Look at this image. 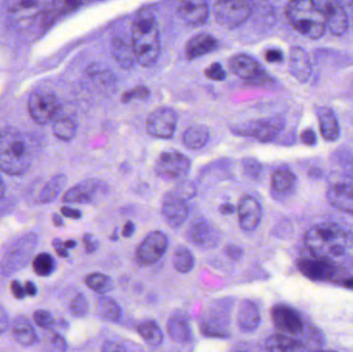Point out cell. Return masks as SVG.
<instances>
[{"label": "cell", "mask_w": 353, "mask_h": 352, "mask_svg": "<svg viewBox=\"0 0 353 352\" xmlns=\"http://www.w3.org/2000/svg\"><path fill=\"white\" fill-rule=\"evenodd\" d=\"M307 249L317 258L334 266L353 262V234L335 223H319L305 236Z\"/></svg>", "instance_id": "cell-1"}, {"label": "cell", "mask_w": 353, "mask_h": 352, "mask_svg": "<svg viewBox=\"0 0 353 352\" xmlns=\"http://www.w3.org/2000/svg\"><path fill=\"white\" fill-rule=\"evenodd\" d=\"M34 156L32 140L17 128L0 132V169L8 175H22Z\"/></svg>", "instance_id": "cell-2"}, {"label": "cell", "mask_w": 353, "mask_h": 352, "mask_svg": "<svg viewBox=\"0 0 353 352\" xmlns=\"http://www.w3.org/2000/svg\"><path fill=\"white\" fill-rule=\"evenodd\" d=\"M132 47L136 61L148 68L161 55V34L157 19L151 12L143 10L132 25Z\"/></svg>", "instance_id": "cell-3"}, {"label": "cell", "mask_w": 353, "mask_h": 352, "mask_svg": "<svg viewBox=\"0 0 353 352\" xmlns=\"http://www.w3.org/2000/svg\"><path fill=\"white\" fill-rule=\"evenodd\" d=\"M286 17L290 25L309 39H319L327 31L325 19L319 1L296 0L286 6Z\"/></svg>", "instance_id": "cell-4"}, {"label": "cell", "mask_w": 353, "mask_h": 352, "mask_svg": "<svg viewBox=\"0 0 353 352\" xmlns=\"http://www.w3.org/2000/svg\"><path fill=\"white\" fill-rule=\"evenodd\" d=\"M37 245V236L27 234L17 239L6 250L0 262V272L3 276H10L24 269L32 258Z\"/></svg>", "instance_id": "cell-5"}, {"label": "cell", "mask_w": 353, "mask_h": 352, "mask_svg": "<svg viewBox=\"0 0 353 352\" xmlns=\"http://www.w3.org/2000/svg\"><path fill=\"white\" fill-rule=\"evenodd\" d=\"M285 120L280 116L253 120L232 126V134L242 136H251L259 142H272L283 130Z\"/></svg>", "instance_id": "cell-6"}, {"label": "cell", "mask_w": 353, "mask_h": 352, "mask_svg": "<svg viewBox=\"0 0 353 352\" xmlns=\"http://www.w3.org/2000/svg\"><path fill=\"white\" fill-rule=\"evenodd\" d=\"M28 111L37 124L46 125L58 119L61 105L53 92L37 91L29 96Z\"/></svg>", "instance_id": "cell-7"}, {"label": "cell", "mask_w": 353, "mask_h": 352, "mask_svg": "<svg viewBox=\"0 0 353 352\" xmlns=\"http://www.w3.org/2000/svg\"><path fill=\"white\" fill-rule=\"evenodd\" d=\"M190 159L175 150L165 151L155 161V174L165 181H180L190 169Z\"/></svg>", "instance_id": "cell-8"}, {"label": "cell", "mask_w": 353, "mask_h": 352, "mask_svg": "<svg viewBox=\"0 0 353 352\" xmlns=\"http://www.w3.org/2000/svg\"><path fill=\"white\" fill-rule=\"evenodd\" d=\"M251 14L252 8L248 2L225 0L214 3L216 22L224 28H236L246 22Z\"/></svg>", "instance_id": "cell-9"}, {"label": "cell", "mask_w": 353, "mask_h": 352, "mask_svg": "<svg viewBox=\"0 0 353 352\" xmlns=\"http://www.w3.org/2000/svg\"><path fill=\"white\" fill-rule=\"evenodd\" d=\"M186 239L191 245L208 251L216 249L220 245L222 235L220 229L211 221L205 218H197L189 225L186 231Z\"/></svg>", "instance_id": "cell-10"}, {"label": "cell", "mask_w": 353, "mask_h": 352, "mask_svg": "<svg viewBox=\"0 0 353 352\" xmlns=\"http://www.w3.org/2000/svg\"><path fill=\"white\" fill-rule=\"evenodd\" d=\"M327 200L334 208L353 215V178L335 174L330 178Z\"/></svg>", "instance_id": "cell-11"}, {"label": "cell", "mask_w": 353, "mask_h": 352, "mask_svg": "<svg viewBox=\"0 0 353 352\" xmlns=\"http://www.w3.org/2000/svg\"><path fill=\"white\" fill-rule=\"evenodd\" d=\"M168 248L169 239L167 235L163 231H151L139 245L136 252L137 260L141 266H152L165 256Z\"/></svg>", "instance_id": "cell-12"}, {"label": "cell", "mask_w": 353, "mask_h": 352, "mask_svg": "<svg viewBox=\"0 0 353 352\" xmlns=\"http://www.w3.org/2000/svg\"><path fill=\"white\" fill-rule=\"evenodd\" d=\"M178 116L171 107H159L147 118L146 128L150 136L157 138H171L175 134Z\"/></svg>", "instance_id": "cell-13"}, {"label": "cell", "mask_w": 353, "mask_h": 352, "mask_svg": "<svg viewBox=\"0 0 353 352\" xmlns=\"http://www.w3.org/2000/svg\"><path fill=\"white\" fill-rule=\"evenodd\" d=\"M230 68L234 74L252 84H263L268 81L267 72L259 61L246 55L236 54L230 59Z\"/></svg>", "instance_id": "cell-14"}, {"label": "cell", "mask_w": 353, "mask_h": 352, "mask_svg": "<svg viewBox=\"0 0 353 352\" xmlns=\"http://www.w3.org/2000/svg\"><path fill=\"white\" fill-rule=\"evenodd\" d=\"M161 214L172 229H179L189 215L188 200L175 189L168 192L163 200Z\"/></svg>", "instance_id": "cell-15"}, {"label": "cell", "mask_w": 353, "mask_h": 352, "mask_svg": "<svg viewBox=\"0 0 353 352\" xmlns=\"http://www.w3.org/2000/svg\"><path fill=\"white\" fill-rule=\"evenodd\" d=\"M319 3L325 16L327 29L336 37L345 34L350 28V18L344 6L334 0L319 1Z\"/></svg>", "instance_id": "cell-16"}, {"label": "cell", "mask_w": 353, "mask_h": 352, "mask_svg": "<svg viewBox=\"0 0 353 352\" xmlns=\"http://www.w3.org/2000/svg\"><path fill=\"white\" fill-rule=\"evenodd\" d=\"M272 320L276 328L288 336H296L304 330V324L296 310L285 305H276L272 309Z\"/></svg>", "instance_id": "cell-17"}, {"label": "cell", "mask_w": 353, "mask_h": 352, "mask_svg": "<svg viewBox=\"0 0 353 352\" xmlns=\"http://www.w3.org/2000/svg\"><path fill=\"white\" fill-rule=\"evenodd\" d=\"M236 213L241 229L248 233L257 229L263 215L261 204L250 196L241 198L236 207Z\"/></svg>", "instance_id": "cell-18"}, {"label": "cell", "mask_w": 353, "mask_h": 352, "mask_svg": "<svg viewBox=\"0 0 353 352\" xmlns=\"http://www.w3.org/2000/svg\"><path fill=\"white\" fill-rule=\"evenodd\" d=\"M178 14L191 27L203 26L209 17V6L203 0H186L179 3Z\"/></svg>", "instance_id": "cell-19"}, {"label": "cell", "mask_w": 353, "mask_h": 352, "mask_svg": "<svg viewBox=\"0 0 353 352\" xmlns=\"http://www.w3.org/2000/svg\"><path fill=\"white\" fill-rule=\"evenodd\" d=\"M288 70L299 82L303 84L308 82L312 74V63L306 50L301 47H292L290 49Z\"/></svg>", "instance_id": "cell-20"}, {"label": "cell", "mask_w": 353, "mask_h": 352, "mask_svg": "<svg viewBox=\"0 0 353 352\" xmlns=\"http://www.w3.org/2000/svg\"><path fill=\"white\" fill-rule=\"evenodd\" d=\"M261 313L254 302L243 300L236 312V326L245 334L254 332L261 324Z\"/></svg>", "instance_id": "cell-21"}, {"label": "cell", "mask_w": 353, "mask_h": 352, "mask_svg": "<svg viewBox=\"0 0 353 352\" xmlns=\"http://www.w3.org/2000/svg\"><path fill=\"white\" fill-rule=\"evenodd\" d=\"M99 186H101V182L97 180H85L68 190L63 196V200L65 203H74V204H89L92 202L95 194L101 188Z\"/></svg>", "instance_id": "cell-22"}, {"label": "cell", "mask_w": 353, "mask_h": 352, "mask_svg": "<svg viewBox=\"0 0 353 352\" xmlns=\"http://www.w3.org/2000/svg\"><path fill=\"white\" fill-rule=\"evenodd\" d=\"M301 272L312 280H330L337 267L321 260H301L298 264Z\"/></svg>", "instance_id": "cell-23"}, {"label": "cell", "mask_w": 353, "mask_h": 352, "mask_svg": "<svg viewBox=\"0 0 353 352\" xmlns=\"http://www.w3.org/2000/svg\"><path fill=\"white\" fill-rule=\"evenodd\" d=\"M217 47V39L213 35L209 33H199L189 39L185 47V54L188 59H195L215 51Z\"/></svg>", "instance_id": "cell-24"}, {"label": "cell", "mask_w": 353, "mask_h": 352, "mask_svg": "<svg viewBox=\"0 0 353 352\" xmlns=\"http://www.w3.org/2000/svg\"><path fill=\"white\" fill-rule=\"evenodd\" d=\"M319 128L325 140L335 142L340 138V125L331 107H321L317 111Z\"/></svg>", "instance_id": "cell-25"}, {"label": "cell", "mask_w": 353, "mask_h": 352, "mask_svg": "<svg viewBox=\"0 0 353 352\" xmlns=\"http://www.w3.org/2000/svg\"><path fill=\"white\" fill-rule=\"evenodd\" d=\"M167 330L174 342L188 343L191 340V329L188 320L181 312H175L168 320Z\"/></svg>", "instance_id": "cell-26"}, {"label": "cell", "mask_w": 353, "mask_h": 352, "mask_svg": "<svg viewBox=\"0 0 353 352\" xmlns=\"http://www.w3.org/2000/svg\"><path fill=\"white\" fill-rule=\"evenodd\" d=\"M12 337L22 346H31L37 341L34 329L25 316L19 315L14 318L12 326Z\"/></svg>", "instance_id": "cell-27"}, {"label": "cell", "mask_w": 353, "mask_h": 352, "mask_svg": "<svg viewBox=\"0 0 353 352\" xmlns=\"http://www.w3.org/2000/svg\"><path fill=\"white\" fill-rule=\"evenodd\" d=\"M112 55L115 61L124 70L132 68L136 61L132 43H128L125 39L119 37L112 41Z\"/></svg>", "instance_id": "cell-28"}, {"label": "cell", "mask_w": 353, "mask_h": 352, "mask_svg": "<svg viewBox=\"0 0 353 352\" xmlns=\"http://www.w3.org/2000/svg\"><path fill=\"white\" fill-rule=\"evenodd\" d=\"M296 178L288 167L276 169L272 176V189L278 196H288L296 186Z\"/></svg>", "instance_id": "cell-29"}, {"label": "cell", "mask_w": 353, "mask_h": 352, "mask_svg": "<svg viewBox=\"0 0 353 352\" xmlns=\"http://www.w3.org/2000/svg\"><path fill=\"white\" fill-rule=\"evenodd\" d=\"M209 130L207 126L201 125V124L189 126L182 136L183 144L190 150H199L203 148L209 142Z\"/></svg>", "instance_id": "cell-30"}, {"label": "cell", "mask_w": 353, "mask_h": 352, "mask_svg": "<svg viewBox=\"0 0 353 352\" xmlns=\"http://www.w3.org/2000/svg\"><path fill=\"white\" fill-rule=\"evenodd\" d=\"M269 352H305V347L300 341L288 335H273L265 342Z\"/></svg>", "instance_id": "cell-31"}, {"label": "cell", "mask_w": 353, "mask_h": 352, "mask_svg": "<svg viewBox=\"0 0 353 352\" xmlns=\"http://www.w3.org/2000/svg\"><path fill=\"white\" fill-rule=\"evenodd\" d=\"M97 313L108 322H117L121 320L122 310L119 304L110 297L99 298L97 305Z\"/></svg>", "instance_id": "cell-32"}, {"label": "cell", "mask_w": 353, "mask_h": 352, "mask_svg": "<svg viewBox=\"0 0 353 352\" xmlns=\"http://www.w3.org/2000/svg\"><path fill=\"white\" fill-rule=\"evenodd\" d=\"M172 264H173L174 269L179 273L187 274L194 268V256L186 246H178L174 252Z\"/></svg>", "instance_id": "cell-33"}, {"label": "cell", "mask_w": 353, "mask_h": 352, "mask_svg": "<svg viewBox=\"0 0 353 352\" xmlns=\"http://www.w3.org/2000/svg\"><path fill=\"white\" fill-rule=\"evenodd\" d=\"M137 331H138L140 336L144 339L145 342L150 346L157 347L163 344V335L161 327L153 320H148V322H144L139 324Z\"/></svg>", "instance_id": "cell-34"}, {"label": "cell", "mask_w": 353, "mask_h": 352, "mask_svg": "<svg viewBox=\"0 0 353 352\" xmlns=\"http://www.w3.org/2000/svg\"><path fill=\"white\" fill-rule=\"evenodd\" d=\"M65 183L66 178L63 175H58L52 178L41 189L39 196V202L43 203V204L53 202L59 196L60 192L65 186Z\"/></svg>", "instance_id": "cell-35"}, {"label": "cell", "mask_w": 353, "mask_h": 352, "mask_svg": "<svg viewBox=\"0 0 353 352\" xmlns=\"http://www.w3.org/2000/svg\"><path fill=\"white\" fill-rule=\"evenodd\" d=\"M87 287L99 295H105L114 289L113 279L103 273H92L85 279Z\"/></svg>", "instance_id": "cell-36"}, {"label": "cell", "mask_w": 353, "mask_h": 352, "mask_svg": "<svg viewBox=\"0 0 353 352\" xmlns=\"http://www.w3.org/2000/svg\"><path fill=\"white\" fill-rule=\"evenodd\" d=\"M52 130H53V134L56 138L68 142L76 136L77 123L72 118H58L54 122Z\"/></svg>", "instance_id": "cell-37"}, {"label": "cell", "mask_w": 353, "mask_h": 352, "mask_svg": "<svg viewBox=\"0 0 353 352\" xmlns=\"http://www.w3.org/2000/svg\"><path fill=\"white\" fill-rule=\"evenodd\" d=\"M32 267L35 274L41 277H48L55 272L56 262L51 254L43 252L33 258Z\"/></svg>", "instance_id": "cell-38"}, {"label": "cell", "mask_w": 353, "mask_h": 352, "mask_svg": "<svg viewBox=\"0 0 353 352\" xmlns=\"http://www.w3.org/2000/svg\"><path fill=\"white\" fill-rule=\"evenodd\" d=\"M43 352H65L68 343L63 336L52 330H46L43 338Z\"/></svg>", "instance_id": "cell-39"}, {"label": "cell", "mask_w": 353, "mask_h": 352, "mask_svg": "<svg viewBox=\"0 0 353 352\" xmlns=\"http://www.w3.org/2000/svg\"><path fill=\"white\" fill-rule=\"evenodd\" d=\"M88 74L94 82L103 85V86H111L112 84H115L116 82V78L113 72L108 68H101V66H90L88 68Z\"/></svg>", "instance_id": "cell-40"}, {"label": "cell", "mask_w": 353, "mask_h": 352, "mask_svg": "<svg viewBox=\"0 0 353 352\" xmlns=\"http://www.w3.org/2000/svg\"><path fill=\"white\" fill-rule=\"evenodd\" d=\"M70 313L77 318H83L88 314L89 304L86 297L83 293H78L74 296V299L70 302Z\"/></svg>", "instance_id": "cell-41"}, {"label": "cell", "mask_w": 353, "mask_h": 352, "mask_svg": "<svg viewBox=\"0 0 353 352\" xmlns=\"http://www.w3.org/2000/svg\"><path fill=\"white\" fill-rule=\"evenodd\" d=\"M33 320H34L37 327L43 329L45 331L52 330L54 324H55L53 315H52L49 311H47V310L43 309L37 310V311L33 313Z\"/></svg>", "instance_id": "cell-42"}, {"label": "cell", "mask_w": 353, "mask_h": 352, "mask_svg": "<svg viewBox=\"0 0 353 352\" xmlns=\"http://www.w3.org/2000/svg\"><path fill=\"white\" fill-rule=\"evenodd\" d=\"M150 94V91L147 88L146 86L143 85H139V86L134 87V88L130 89V90L126 91L123 95H122V101L123 103H130L134 99H146L147 97Z\"/></svg>", "instance_id": "cell-43"}, {"label": "cell", "mask_w": 353, "mask_h": 352, "mask_svg": "<svg viewBox=\"0 0 353 352\" xmlns=\"http://www.w3.org/2000/svg\"><path fill=\"white\" fill-rule=\"evenodd\" d=\"M205 76L212 81H224L226 79V72L222 68L221 64L215 62L210 64L205 70Z\"/></svg>", "instance_id": "cell-44"}, {"label": "cell", "mask_w": 353, "mask_h": 352, "mask_svg": "<svg viewBox=\"0 0 353 352\" xmlns=\"http://www.w3.org/2000/svg\"><path fill=\"white\" fill-rule=\"evenodd\" d=\"M261 163L254 158H245L243 161V171H244L245 176L250 178V179H255L257 176L261 173Z\"/></svg>", "instance_id": "cell-45"}, {"label": "cell", "mask_w": 353, "mask_h": 352, "mask_svg": "<svg viewBox=\"0 0 353 352\" xmlns=\"http://www.w3.org/2000/svg\"><path fill=\"white\" fill-rule=\"evenodd\" d=\"M225 256L234 262H240L244 256V250L240 246L234 245V244H228L224 248Z\"/></svg>", "instance_id": "cell-46"}, {"label": "cell", "mask_w": 353, "mask_h": 352, "mask_svg": "<svg viewBox=\"0 0 353 352\" xmlns=\"http://www.w3.org/2000/svg\"><path fill=\"white\" fill-rule=\"evenodd\" d=\"M83 244H84L85 250L88 253H94L99 247V240L92 234H85L83 237Z\"/></svg>", "instance_id": "cell-47"}, {"label": "cell", "mask_w": 353, "mask_h": 352, "mask_svg": "<svg viewBox=\"0 0 353 352\" xmlns=\"http://www.w3.org/2000/svg\"><path fill=\"white\" fill-rule=\"evenodd\" d=\"M265 58L270 63H279V62L283 61V53L278 49L267 50Z\"/></svg>", "instance_id": "cell-48"}, {"label": "cell", "mask_w": 353, "mask_h": 352, "mask_svg": "<svg viewBox=\"0 0 353 352\" xmlns=\"http://www.w3.org/2000/svg\"><path fill=\"white\" fill-rule=\"evenodd\" d=\"M10 291H12V295H14L17 300H23L25 296H26L24 287L18 280L12 281V283H10Z\"/></svg>", "instance_id": "cell-49"}, {"label": "cell", "mask_w": 353, "mask_h": 352, "mask_svg": "<svg viewBox=\"0 0 353 352\" xmlns=\"http://www.w3.org/2000/svg\"><path fill=\"white\" fill-rule=\"evenodd\" d=\"M101 352H128L123 345L114 341H107L101 347Z\"/></svg>", "instance_id": "cell-50"}, {"label": "cell", "mask_w": 353, "mask_h": 352, "mask_svg": "<svg viewBox=\"0 0 353 352\" xmlns=\"http://www.w3.org/2000/svg\"><path fill=\"white\" fill-rule=\"evenodd\" d=\"M39 2L34 1H18L12 2V12H19V10H31L34 6H39Z\"/></svg>", "instance_id": "cell-51"}, {"label": "cell", "mask_w": 353, "mask_h": 352, "mask_svg": "<svg viewBox=\"0 0 353 352\" xmlns=\"http://www.w3.org/2000/svg\"><path fill=\"white\" fill-rule=\"evenodd\" d=\"M61 213L63 216L70 219H80L82 217V213L77 209L70 208V207H63L61 208Z\"/></svg>", "instance_id": "cell-52"}, {"label": "cell", "mask_w": 353, "mask_h": 352, "mask_svg": "<svg viewBox=\"0 0 353 352\" xmlns=\"http://www.w3.org/2000/svg\"><path fill=\"white\" fill-rule=\"evenodd\" d=\"M53 246L58 256H61V258H68V249L64 247V242H62L60 239H55L53 241Z\"/></svg>", "instance_id": "cell-53"}, {"label": "cell", "mask_w": 353, "mask_h": 352, "mask_svg": "<svg viewBox=\"0 0 353 352\" xmlns=\"http://www.w3.org/2000/svg\"><path fill=\"white\" fill-rule=\"evenodd\" d=\"M8 316L6 314V310L0 306V336H1L3 333H6V331L8 330Z\"/></svg>", "instance_id": "cell-54"}, {"label": "cell", "mask_w": 353, "mask_h": 352, "mask_svg": "<svg viewBox=\"0 0 353 352\" xmlns=\"http://www.w3.org/2000/svg\"><path fill=\"white\" fill-rule=\"evenodd\" d=\"M134 231H136V227H134V223L132 221H128L122 229V236L124 238H130L134 235Z\"/></svg>", "instance_id": "cell-55"}, {"label": "cell", "mask_w": 353, "mask_h": 352, "mask_svg": "<svg viewBox=\"0 0 353 352\" xmlns=\"http://www.w3.org/2000/svg\"><path fill=\"white\" fill-rule=\"evenodd\" d=\"M24 289L26 295L30 296V297H34V296L37 295V287H35L34 283L31 282V281H27V282L25 283Z\"/></svg>", "instance_id": "cell-56"}, {"label": "cell", "mask_w": 353, "mask_h": 352, "mask_svg": "<svg viewBox=\"0 0 353 352\" xmlns=\"http://www.w3.org/2000/svg\"><path fill=\"white\" fill-rule=\"evenodd\" d=\"M219 211L223 215L234 214V211H236V207L232 204H223L219 207Z\"/></svg>", "instance_id": "cell-57"}, {"label": "cell", "mask_w": 353, "mask_h": 352, "mask_svg": "<svg viewBox=\"0 0 353 352\" xmlns=\"http://www.w3.org/2000/svg\"><path fill=\"white\" fill-rule=\"evenodd\" d=\"M302 138L306 144H313V142L315 141L314 134L311 130H306L303 134Z\"/></svg>", "instance_id": "cell-58"}, {"label": "cell", "mask_w": 353, "mask_h": 352, "mask_svg": "<svg viewBox=\"0 0 353 352\" xmlns=\"http://www.w3.org/2000/svg\"><path fill=\"white\" fill-rule=\"evenodd\" d=\"M53 221L54 225H56V227H62L63 225V220H62L61 217L59 216V215L55 214L53 216Z\"/></svg>", "instance_id": "cell-59"}, {"label": "cell", "mask_w": 353, "mask_h": 352, "mask_svg": "<svg viewBox=\"0 0 353 352\" xmlns=\"http://www.w3.org/2000/svg\"><path fill=\"white\" fill-rule=\"evenodd\" d=\"M77 246V242L74 241V240H68V241L64 242V247L66 249H72V248H74Z\"/></svg>", "instance_id": "cell-60"}, {"label": "cell", "mask_w": 353, "mask_h": 352, "mask_svg": "<svg viewBox=\"0 0 353 352\" xmlns=\"http://www.w3.org/2000/svg\"><path fill=\"white\" fill-rule=\"evenodd\" d=\"M4 192H6V185H4L3 180H2L1 176H0V200L3 198Z\"/></svg>", "instance_id": "cell-61"}, {"label": "cell", "mask_w": 353, "mask_h": 352, "mask_svg": "<svg viewBox=\"0 0 353 352\" xmlns=\"http://www.w3.org/2000/svg\"><path fill=\"white\" fill-rule=\"evenodd\" d=\"M344 284H345L346 287H348V289H353V278L348 279V280H346L345 282H344Z\"/></svg>", "instance_id": "cell-62"}, {"label": "cell", "mask_w": 353, "mask_h": 352, "mask_svg": "<svg viewBox=\"0 0 353 352\" xmlns=\"http://www.w3.org/2000/svg\"><path fill=\"white\" fill-rule=\"evenodd\" d=\"M239 352H245V351H239Z\"/></svg>", "instance_id": "cell-63"}]
</instances>
